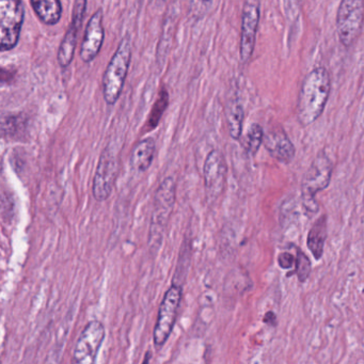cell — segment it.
<instances>
[{
  "instance_id": "obj_1",
  "label": "cell",
  "mask_w": 364,
  "mask_h": 364,
  "mask_svg": "<svg viewBox=\"0 0 364 364\" xmlns=\"http://www.w3.org/2000/svg\"><path fill=\"white\" fill-rule=\"evenodd\" d=\"M331 90V80L325 68H316L304 77L297 102V117L304 127L314 123L323 114Z\"/></svg>"
},
{
  "instance_id": "obj_2",
  "label": "cell",
  "mask_w": 364,
  "mask_h": 364,
  "mask_svg": "<svg viewBox=\"0 0 364 364\" xmlns=\"http://www.w3.org/2000/svg\"><path fill=\"white\" fill-rule=\"evenodd\" d=\"M176 184L173 178L168 176L159 185L154 196L151 217L149 247L153 252L161 248L164 234L167 229L176 203Z\"/></svg>"
},
{
  "instance_id": "obj_3",
  "label": "cell",
  "mask_w": 364,
  "mask_h": 364,
  "mask_svg": "<svg viewBox=\"0 0 364 364\" xmlns=\"http://www.w3.org/2000/svg\"><path fill=\"white\" fill-rule=\"evenodd\" d=\"M132 59V44L129 36L121 40L103 76V97L108 105H114L120 99L129 73Z\"/></svg>"
},
{
  "instance_id": "obj_4",
  "label": "cell",
  "mask_w": 364,
  "mask_h": 364,
  "mask_svg": "<svg viewBox=\"0 0 364 364\" xmlns=\"http://www.w3.org/2000/svg\"><path fill=\"white\" fill-rule=\"evenodd\" d=\"M25 21L23 0H0V50L9 52L18 46Z\"/></svg>"
},
{
  "instance_id": "obj_5",
  "label": "cell",
  "mask_w": 364,
  "mask_h": 364,
  "mask_svg": "<svg viewBox=\"0 0 364 364\" xmlns=\"http://www.w3.org/2000/svg\"><path fill=\"white\" fill-rule=\"evenodd\" d=\"M364 24V0H342L336 14L338 39L350 48L361 36Z\"/></svg>"
},
{
  "instance_id": "obj_6",
  "label": "cell",
  "mask_w": 364,
  "mask_h": 364,
  "mask_svg": "<svg viewBox=\"0 0 364 364\" xmlns=\"http://www.w3.org/2000/svg\"><path fill=\"white\" fill-rule=\"evenodd\" d=\"M181 300H182V285L172 283L171 287L166 291L159 306L156 325L153 331V341L157 348L166 344L173 330Z\"/></svg>"
},
{
  "instance_id": "obj_7",
  "label": "cell",
  "mask_w": 364,
  "mask_h": 364,
  "mask_svg": "<svg viewBox=\"0 0 364 364\" xmlns=\"http://www.w3.org/2000/svg\"><path fill=\"white\" fill-rule=\"evenodd\" d=\"M119 170L120 165L118 157L109 149L104 150L100 156L97 171L93 178L92 193L97 202L109 199L118 178Z\"/></svg>"
},
{
  "instance_id": "obj_8",
  "label": "cell",
  "mask_w": 364,
  "mask_h": 364,
  "mask_svg": "<svg viewBox=\"0 0 364 364\" xmlns=\"http://www.w3.org/2000/svg\"><path fill=\"white\" fill-rule=\"evenodd\" d=\"M227 172V163L223 153L218 150L210 151L203 166L204 188L208 201H216L223 193Z\"/></svg>"
},
{
  "instance_id": "obj_9",
  "label": "cell",
  "mask_w": 364,
  "mask_h": 364,
  "mask_svg": "<svg viewBox=\"0 0 364 364\" xmlns=\"http://www.w3.org/2000/svg\"><path fill=\"white\" fill-rule=\"evenodd\" d=\"M105 338V328L99 321L87 323L74 348V361L80 364L95 363Z\"/></svg>"
},
{
  "instance_id": "obj_10",
  "label": "cell",
  "mask_w": 364,
  "mask_h": 364,
  "mask_svg": "<svg viewBox=\"0 0 364 364\" xmlns=\"http://www.w3.org/2000/svg\"><path fill=\"white\" fill-rule=\"evenodd\" d=\"M259 0H246L242 8V33H240V60L242 63H249L255 52L259 27Z\"/></svg>"
},
{
  "instance_id": "obj_11",
  "label": "cell",
  "mask_w": 364,
  "mask_h": 364,
  "mask_svg": "<svg viewBox=\"0 0 364 364\" xmlns=\"http://www.w3.org/2000/svg\"><path fill=\"white\" fill-rule=\"evenodd\" d=\"M87 11V0H75L73 6V12H72L71 25L59 46L58 59L59 65L63 69H67L72 61H73L74 55H75L76 43H77L78 33L80 27L84 22L85 16Z\"/></svg>"
},
{
  "instance_id": "obj_12",
  "label": "cell",
  "mask_w": 364,
  "mask_h": 364,
  "mask_svg": "<svg viewBox=\"0 0 364 364\" xmlns=\"http://www.w3.org/2000/svg\"><path fill=\"white\" fill-rule=\"evenodd\" d=\"M332 166L329 159L319 154L311 166L302 183V197L309 203H314V196L328 186L331 178Z\"/></svg>"
},
{
  "instance_id": "obj_13",
  "label": "cell",
  "mask_w": 364,
  "mask_h": 364,
  "mask_svg": "<svg viewBox=\"0 0 364 364\" xmlns=\"http://www.w3.org/2000/svg\"><path fill=\"white\" fill-rule=\"evenodd\" d=\"M103 18V10L99 9L92 14L87 24L80 53V58L85 63H92L103 46L104 38H105Z\"/></svg>"
},
{
  "instance_id": "obj_14",
  "label": "cell",
  "mask_w": 364,
  "mask_h": 364,
  "mask_svg": "<svg viewBox=\"0 0 364 364\" xmlns=\"http://www.w3.org/2000/svg\"><path fill=\"white\" fill-rule=\"evenodd\" d=\"M266 150L274 159L282 163H289L295 155V148L282 129L268 132L264 136Z\"/></svg>"
},
{
  "instance_id": "obj_15",
  "label": "cell",
  "mask_w": 364,
  "mask_h": 364,
  "mask_svg": "<svg viewBox=\"0 0 364 364\" xmlns=\"http://www.w3.org/2000/svg\"><path fill=\"white\" fill-rule=\"evenodd\" d=\"M155 140L146 138L135 144L129 156L132 169L137 172H146L152 165L155 155Z\"/></svg>"
},
{
  "instance_id": "obj_16",
  "label": "cell",
  "mask_w": 364,
  "mask_h": 364,
  "mask_svg": "<svg viewBox=\"0 0 364 364\" xmlns=\"http://www.w3.org/2000/svg\"><path fill=\"white\" fill-rule=\"evenodd\" d=\"M31 5L38 18L48 26H55L63 18L60 0H31Z\"/></svg>"
},
{
  "instance_id": "obj_17",
  "label": "cell",
  "mask_w": 364,
  "mask_h": 364,
  "mask_svg": "<svg viewBox=\"0 0 364 364\" xmlns=\"http://www.w3.org/2000/svg\"><path fill=\"white\" fill-rule=\"evenodd\" d=\"M225 117H227L228 127L230 136L233 139H240L244 122V108L237 100H231L225 107Z\"/></svg>"
},
{
  "instance_id": "obj_18",
  "label": "cell",
  "mask_w": 364,
  "mask_h": 364,
  "mask_svg": "<svg viewBox=\"0 0 364 364\" xmlns=\"http://www.w3.org/2000/svg\"><path fill=\"white\" fill-rule=\"evenodd\" d=\"M326 236H327V220L323 216L313 225L308 235L309 249L316 259H321L323 255Z\"/></svg>"
},
{
  "instance_id": "obj_19",
  "label": "cell",
  "mask_w": 364,
  "mask_h": 364,
  "mask_svg": "<svg viewBox=\"0 0 364 364\" xmlns=\"http://www.w3.org/2000/svg\"><path fill=\"white\" fill-rule=\"evenodd\" d=\"M28 119L25 114H8L3 117L1 121V131L4 137L18 139L26 133Z\"/></svg>"
},
{
  "instance_id": "obj_20",
  "label": "cell",
  "mask_w": 364,
  "mask_h": 364,
  "mask_svg": "<svg viewBox=\"0 0 364 364\" xmlns=\"http://www.w3.org/2000/svg\"><path fill=\"white\" fill-rule=\"evenodd\" d=\"M168 105H169V95L163 87L159 91V97H157L156 102H155L154 106L151 110L150 116H149L148 122L146 124V131L150 132L156 129L157 125L161 122L164 112L167 109Z\"/></svg>"
},
{
  "instance_id": "obj_21",
  "label": "cell",
  "mask_w": 364,
  "mask_h": 364,
  "mask_svg": "<svg viewBox=\"0 0 364 364\" xmlns=\"http://www.w3.org/2000/svg\"><path fill=\"white\" fill-rule=\"evenodd\" d=\"M264 140L263 129L259 124H251L247 132L245 146L250 154L255 155L259 151Z\"/></svg>"
},
{
  "instance_id": "obj_22",
  "label": "cell",
  "mask_w": 364,
  "mask_h": 364,
  "mask_svg": "<svg viewBox=\"0 0 364 364\" xmlns=\"http://www.w3.org/2000/svg\"><path fill=\"white\" fill-rule=\"evenodd\" d=\"M214 0H188V10L191 18L202 20L212 8Z\"/></svg>"
},
{
  "instance_id": "obj_23",
  "label": "cell",
  "mask_w": 364,
  "mask_h": 364,
  "mask_svg": "<svg viewBox=\"0 0 364 364\" xmlns=\"http://www.w3.org/2000/svg\"><path fill=\"white\" fill-rule=\"evenodd\" d=\"M311 272V262L304 253L298 250L296 257V274L301 282L306 280Z\"/></svg>"
},
{
  "instance_id": "obj_24",
  "label": "cell",
  "mask_w": 364,
  "mask_h": 364,
  "mask_svg": "<svg viewBox=\"0 0 364 364\" xmlns=\"http://www.w3.org/2000/svg\"><path fill=\"white\" fill-rule=\"evenodd\" d=\"M295 261V257L291 253H281L278 257L279 265H280V267L284 268V269L293 267L294 263H296Z\"/></svg>"
},
{
  "instance_id": "obj_25",
  "label": "cell",
  "mask_w": 364,
  "mask_h": 364,
  "mask_svg": "<svg viewBox=\"0 0 364 364\" xmlns=\"http://www.w3.org/2000/svg\"><path fill=\"white\" fill-rule=\"evenodd\" d=\"M302 0H289L287 4V14L291 16H297L299 12L300 6H301Z\"/></svg>"
},
{
  "instance_id": "obj_26",
  "label": "cell",
  "mask_w": 364,
  "mask_h": 364,
  "mask_svg": "<svg viewBox=\"0 0 364 364\" xmlns=\"http://www.w3.org/2000/svg\"><path fill=\"white\" fill-rule=\"evenodd\" d=\"M152 1H154V3L156 4H161L165 3V1H167V0H152Z\"/></svg>"
}]
</instances>
